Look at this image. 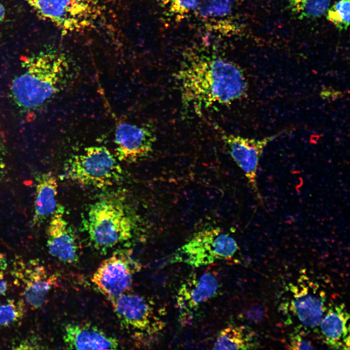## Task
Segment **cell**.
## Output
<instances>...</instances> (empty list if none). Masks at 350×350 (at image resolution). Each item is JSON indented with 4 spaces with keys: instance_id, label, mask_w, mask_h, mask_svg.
Masks as SVG:
<instances>
[{
    "instance_id": "cell-1",
    "label": "cell",
    "mask_w": 350,
    "mask_h": 350,
    "mask_svg": "<svg viewBox=\"0 0 350 350\" xmlns=\"http://www.w3.org/2000/svg\"><path fill=\"white\" fill-rule=\"evenodd\" d=\"M175 77L184 109L197 114L206 108L231 104L242 97L247 89L241 69L220 56H190Z\"/></svg>"
},
{
    "instance_id": "cell-2",
    "label": "cell",
    "mask_w": 350,
    "mask_h": 350,
    "mask_svg": "<svg viewBox=\"0 0 350 350\" xmlns=\"http://www.w3.org/2000/svg\"><path fill=\"white\" fill-rule=\"evenodd\" d=\"M83 223L91 244L103 252L130 239L135 226L123 203L112 197L91 204Z\"/></svg>"
},
{
    "instance_id": "cell-3",
    "label": "cell",
    "mask_w": 350,
    "mask_h": 350,
    "mask_svg": "<svg viewBox=\"0 0 350 350\" xmlns=\"http://www.w3.org/2000/svg\"><path fill=\"white\" fill-rule=\"evenodd\" d=\"M23 72L13 81L12 96L21 106L34 108L44 104L57 91L63 70L61 58L42 54L25 62Z\"/></svg>"
},
{
    "instance_id": "cell-4",
    "label": "cell",
    "mask_w": 350,
    "mask_h": 350,
    "mask_svg": "<svg viewBox=\"0 0 350 350\" xmlns=\"http://www.w3.org/2000/svg\"><path fill=\"white\" fill-rule=\"evenodd\" d=\"M63 176L80 185L101 189L120 181L122 170L106 147L90 146L68 159Z\"/></svg>"
},
{
    "instance_id": "cell-5",
    "label": "cell",
    "mask_w": 350,
    "mask_h": 350,
    "mask_svg": "<svg viewBox=\"0 0 350 350\" xmlns=\"http://www.w3.org/2000/svg\"><path fill=\"white\" fill-rule=\"evenodd\" d=\"M238 246L229 233L219 228H209L195 233L175 253L171 262H182L200 267L215 261L231 259Z\"/></svg>"
},
{
    "instance_id": "cell-6",
    "label": "cell",
    "mask_w": 350,
    "mask_h": 350,
    "mask_svg": "<svg viewBox=\"0 0 350 350\" xmlns=\"http://www.w3.org/2000/svg\"><path fill=\"white\" fill-rule=\"evenodd\" d=\"M36 12L65 31L90 27L100 11L95 0H24Z\"/></svg>"
},
{
    "instance_id": "cell-7",
    "label": "cell",
    "mask_w": 350,
    "mask_h": 350,
    "mask_svg": "<svg viewBox=\"0 0 350 350\" xmlns=\"http://www.w3.org/2000/svg\"><path fill=\"white\" fill-rule=\"evenodd\" d=\"M129 250H119L104 260L93 273L91 281L110 300L129 292L133 275L139 267Z\"/></svg>"
},
{
    "instance_id": "cell-8",
    "label": "cell",
    "mask_w": 350,
    "mask_h": 350,
    "mask_svg": "<svg viewBox=\"0 0 350 350\" xmlns=\"http://www.w3.org/2000/svg\"><path fill=\"white\" fill-rule=\"evenodd\" d=\"M110 301L118 318L126 328L150 335L163 329V321L144 297L128 292Z\"/></svg>"
},
{
    "instance_id": "cell-9",
    "label": "cell",
    "mask_w": 350,
    "mask_h": 350,
    "mask_svg": "<svg viewBox=\"0 0 350 350\" xmlns=\"http://www.w3.org/2000/svg\"><path fill=\"white\" fill-rule=\"evenodd\" d=\"M219 287L218 277L213 271L205 270L190 274L176 295L180 322L190 323L202 305L217 294Z\"/></svg>"
},
{
    "instance_id": "cell-10",
    "label": "cell",
    "mask_w": 350,
    "mask_h": 350,
    "mask_svg": "<svg viewBox=\"0 0 350 350\" xmlns=\"http://www.w3.org/2000/svg\"><path fill=\"white\" fill-rule=\"evenodd\" d=\"M228 152L244 173L250 186L260 199L257 185V171L259 161L264 147L273 137L261 140L245 138L230 134L215 126Z\"/></svg>"
},
{
    "instance_id": "cell-11",
    "label": "cell",
    "mask_w": 350,
    "mask_h": 350,
    "mask_svg": "<svg viewBox=\"0 0 350 350\" xmlns=\"http://www.w3.org/2000/svg\"><path fill=\"white\" fill-rule=\"evenodd\" d=\"M156 136L151 129L120 122L115 131L116 157L119 160L127 163L142 159L152 152Z\"/></svg>"
},
{
    "instance_id": "cell-12",
    "label": "cell",
    "mask_w": 350,
    "mask_h": 350,
    "mask_svg": "<svg viewBox=\"0 0 350 350\" xmlns=\"http://www.w3.org/2000/svg\"><path fill=\"white\" fill-rule=\"evenodd\" d=\"M64 208L57 205L47 228V246L49 253L67 263L79 259V248L75 235L64 217Z\"/></svg>"
},
{
    "instance_id": "cell-13",
    "label": "cell",
    "mask_w": 350,
    "mask_h": 350,
    "mask_svg": "<svg viewBox=\"0 0 350 350\" xmlns=\"http://www.w3.org/2000/svg\"><path fill=\"white\" fill-rule=\"evenodd\" d=\"M291 307L301 323L305 326H318L326 311L325 295L315 287L301 283L292 285Z\"/></svg>"
},
{
    "instance_id": "cell-14",
    "label": "cell",
    "mask_w": 350,
    "mask_h": 350,
    "mask_svg": "<svg viewBox=\"0 0 350 350\" xmlns=\"http://www.w3.org/2000/svg\"><path fill=\"white\" fill-rule=\"evenodd\" d=\"M63 339L69 349H116L119 346L116 338L88 324H67L65 328Z\"/></svg>"
},
{
    "instance_id": "cell-15",
    "label": "cell",
    "mask_w": 350,
    "mask_h": 350,
    "mask_svg": "<svg viewBox=\"0 0 350 350\" xmlns=\"http://www.w3.org/2000/svg\"><path fill=\"white\" fill-rule=\"evenodd\" d=\"M350 315L343 304L332 307L320 322L321 333L326 343L334 349H349Z\"/></svg>"
},
{
    "instance_id": "cell-16",
    "label": "cell",
    "mask_w": 350,
    "mask_h": 350,
    "mask_svg": "<svg viewBox=\"0 0 350 350\" xmlns=\"http://www.w3.org/2000/svg\"><path fill=\"white\" fill-rule=\"evenodd\" d=\"M24 272L22 279L24 299L32 307H40L45 303L55 278L42 265L30 267Z\"/></svg>"
},
{
    "instance_id": "cell-17",
    "label": "cell",
    "mask_w": 350,
    "mask_h": 350,
    "mask_svg": "<svg viewBox=\"0 0 350 350\" xmlns=\"http://www.w3.org/2000/svg\"><path fill=\"white\" fill-rule=\"evenodd\" d=\"M35 212L33 223L39 225L55 210L58 183L54 175L50 172L38 175L36 178Z\"/></svg>"
},
{
    "instance_id": "cell-18",
    "label": "cell",
    "mask_w": 350,
    "mask_h": 350,
    "mask_svg": "<svg viewBox=\"0 0 350 350\" xmlns=\"http://www.w3.org/2000/svg\"><path fill=\"white\" fill-rule=\"evenodd\" d=\"M253 332L245 327L230 325L223 329L214 344V350L252 349Z\"/></svg>"
},
{
    "instance_id": "cell-19",
    "label": "cell",
    "mask_w": 350,
    "mask_h": 350,
    "mask_svg": "<svg viewBox=\"0 0 350 350\" xmlns=\"http://www.w3.org/2000/svg\"><path fill=\"white\" fill-rule=\"evenodd\" d=\"M291 10L299 18H315L325 14L331 0H287Z\"/></svg>"
},
{
    "instance_id": "cell-20",
    "label": "cell",
    "mask_w": 350,
    "mask_h": 350,
    "mask_svg": "<svg viewBox=\"0 0 350 350\" xmlns=\"http://www.w3.org/2000/svg\"><path fill=\"white\" fill-rule=\"evenodd\" d=\"M350 0H340L327 10V19L339 30H345L350 24Z\"/></svg>"
},
{
    "instance_id": "cell-21",
    "label": "cell",
    "mask_w": 350,
    "mask_h": 350,
    "mask_svg": "<svg viewBox=\"0 0 350 350\" xmlns=\"http://www.w3.org/2000/svg\"><path fill=\"white\" fill-rule=\"evenodd\" d=\"M234 0H207L200 7L199 12L205 18H220L229 14Z\"/></svg>"
},
{
    "instance_id": "cell-22",
    "label": "cell",
    "mask_w": 350,
    "mask_h": 350,
    "mask_svg": "<svg viewBox=\"0 0 350 350\" xmlns=\"http://www.w3.org/2000/svg\"><path fill=\"white\" fill-rule=\"evenodd\" d=\"M23 315V306L14 300L0 304V325L8 326L17 321Z\"/></svg>"
},
{
    "instance_id": "cell-23",
    "label": "cell",
    "mask_w": 350,
    "mask_h": 350,
    "mask_svg": "<svg viewBox=\"0 0 350 350\" xmlns=\"http://www.w3.org/2000/svg\"><path fill=\"white\" fill-rule=\"evenodd\" d=\"M169 10L173 14L183 16L198 7V0H167Z\"/></svg>"
},
{
    "instance_id": "cell-24",
    "label": "cell",
    "mask_w": 350,
    "mask_h": 350,
    "mask_svg": "<svg viewBox=\"0 0 350 350\" xmlns=\"http://www.w3.org/2000/svg\"><path fill=\"white\" fill-rule=\"evenodd\" d=\"M290 349L312 350L314 349L312 344L303 338L299 334H294L291 338Z\"/></svg>"
},
{
    "instance_id": "cell-25",
    "label": "cell",
    "mask_w": 350,
    "mask_h": 350,
    "mask_svg": "<svg viewBox=\"0 0 350 350\" xmlns=\"http://www.w3.org/2000/svg\"><path fill=\"white\" fill-rule=\"evenodd\" d=\"M264 315L263 310L261 307L258 306L250 307L245 313L247 318L254 322L261 321Z\"/></svg>"
},
{
    "instance_id": "cell-26",
    "label": "cell",
    "mask_w": 350,
    "mask_h": 350,
    "mask_svg": "<svg viewBox=\"0 0 350 350\" xmlns=\"http://www.w3.org/2000/svg\"><path fill=\"white\" fill-rule=\"evenodd\" d=\"M7 289V283L4 278L3 272L0 269V296L3 295Z\"/></svg>"
},
{
    "instance_id": "cell-27",
    "label": "cell",
    "mask_w": 350,
    "mask_h": 350,
    "mask_svg": "<svg viewBox=\"0 0 350 350\" xmlns=\"http://www.w3.org/2000/svg\"><path fill=\"white\" fill-rule=\"evenodd\" d=\"M5 16V10L3 5L0 3V23L4 20Z\"/></svg>"
}]
</instances>
